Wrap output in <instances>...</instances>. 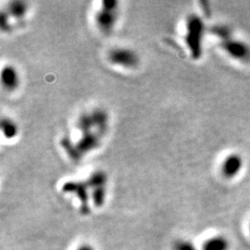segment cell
Returning a JSON list of instances; mask_svg holds the SVG:
<instances>
[{
	"label": "cell",
	"instance_id": "cell-11",
	"mask_svg": "<svg viewBox=\"0 0 250 250\" xmlns=\"http://www.w3.org/2000/svg\"><path fill=\"white\" fill-rule=\"evenodd\" d=\"M1 130L7 138H13L18 133L16 124L9 118H3L1 122Z\"/></svg>",
	"mask_w": 250,
	"mask_h": 250
},
{
	"label": "cell",
	"instance_id": "cell-15",
	"mask_svg": "<svg viewBox=\"0 0 250 250\" xmlns=\"http://www.w3.org/2000/svg\"><path fill=\"white\" fill-rule=\"evenodd\" d=\"M77 250H95V249L92 246L88 245V244H84V245L81 246L80 248Z\"/></svg>",
	"mask_w": 250,
	"mask_h": 250
},
{
	"label": "cell",
	"instance_id": "cell-2",
	"mask_svg": "<svg viewBox=\"0 0 250 250\" xmlns=\"http://www.w3.org/2000/svg\"><path fill=\"white\" fill-rule=\"evenodd\" d=\"M117 9H118L117 1L106 0L102 2V9L99 10L96 17L97 24L101 32L109 33L112 31L118 19Z\"/></svg>",
	"mask_w": 250,
	"mask_h": 250
},
{
	"label": "cell",
	"instance_id": "cell-5",
	"mask_svg": "<svg viewBox=\"0 0 250 250\" xmlns=\"http://www.w3.org/2000/svg\"><path fill=\"white\" fill-rule=\"evenodd\" d=\"M223 47L227 53L236 60L243 62L250 61V47L241 41L233 40L232 38L226 39L223 42Z\"/></svg>",
	"mask_w": 250,
	"mask_h": 250
},
{
	"label": "cell",
	"instance_id": "cell-9",
	"mask_svg": "<svg viewBox=\"0 0 250 250\" xmlns=\"http://www.w3.org/2000/svg\"><path fill=\"white\" fill-rule=\"evenodd\" d=\"M106 182H107V176L105 172L99 170L94 172L90 177H88V180L85 183L88 188L95 189L100 187H106Z\"/></svg>",
	"mask_w": 250,
	"mask_h": 250
},
{
	"label": "cell",
	"instance_id": "cell-10",
	"mask_svg": "<svg viewBox=\"0 0 250 250\" xmlns=\"http://www.w3.org/2000/svg\"><path fill=\"white\" fill-rule=\"evenodd\" d=\"M27 11V5L22 1H14L9 4L8 8V15H11L15 18H22Z\"/></svg>",
	"mask_w": 250,
	"mask_h": 250
},
{
	"label": "cell",
	"instance_id": "cell-13",
	"mask_svg": "<svg viewBox=\"0 0 250 250\" xmlns=\"http://www.w3.org/2000/svg\"><path fill=\"white\" fill-rule=\"evenodd\" d=\"M211 32L216 36H219L220 38H223L224 41L226 39L231 38V32L227 27L222 26V25L212 27Z\"/></svg>",
	"mask_w": 250,
	"mask_h": 250
},
{
	"label": "cell",
	"instance_id": "cell-4",
	"mask_svg": "<svg viewBox=\"0 0 250 250\" xmlns=\"http://www.w3.org/2000/svg\"><path fill=\"white\" fill-rule=\"evenodd\" d=\"M88 187L86 183L81 182H68L63 186L62 190L65 193L75 194L81 203V211L83 214H88L90 212L89 195L87 192Z\"/></svg>",
	"mask_w": 250,
	"mask_h": 250
},
{
	"label": "cell",
	"instance_id": "cell-14",
	"mask_svg": "<svg viewBox=\"0 0 250 250\" xmlns=\"http://www.w3.org/2000/svg\"><path fill=\"white\" fill-rule=\"evenodd\" d=\"M174 250H197L196 246L188 240H179L174 245Z\"/></svg>",
	"mask_w": 250,
	"mask_h": 250
},
{
	"label": "cell",
	"instance_id": "cell-12",
	"mask_svg": "<svg viewBox=\"0 0 250 250\" xmlns=\"http://www.w3.org/2000/svg\"><path fill=\"white\" fill-rule=\"evenodd\" d=\"M92 198L94 205L98 208H100L104 205L105 199H106V187H100V188L93 189Z\"/></svg>",
	"mask_w": 250,
	"mask_h": 250
},
{
	"label": "cell",
	"instance_id": "cell-7",
	"mask_svg": "<svg viewBox=\"0 0 250 250\" xmlns=\"http://www.w3.org/2000/svg\"><path fill=\"white\" fill-rule=\"evenodd\" d=\"M1 82L5 89L9 91L16 89L20 83V77L17 70L10 65L5 66L1 72Z\"/></svg>",
	"mask_w": 250,
	"mask_h": 250
},
{
	"label": "cell",
	"instance_id": "cell-8",
	"mask_svg": "<svg viewBox=\"0 0 250 250\" xmlns=\"http://www.w3.org/2000/svg\"><path fill=\"white\" fill-rule=\"evenodd\" d=\"M230 243L222 235L213 236L208 239L203 245V250H229Z\"/></svg>",
	"mask_w": 250,
	"mask_h": 250
},
{
	"label": "cell",
	"instance_id": "cell-3",
	"mask_svg": "<svg viewBox=\"0 0 250 250\" xmlns=\"http://www.w3.org/2000/svg\"><path fill=\"white\" fill-rule=\"evenodd\" d=\"M108 61L114 65L127 69H134L139 64L137 54L129 48L118 47L109 51Z\"/></svg>",
	"mask_w": 250,
	"mask_h": 250
},
{
	"label": "cell",
	"instance_id": "cell-1",
	"mask_svg": "<svg viewBox=\"0 0 250 250\" xmlns=\"http://www.w3.org/2000/svg\"><path fill=\"white\" fill-rule=\"evenodd\" d=\"M187 44L194 59H198L202 54V37L204 24L202 20L197 15H191L188 20Z\"/></svg>",
	"mask_w": 250,
	"mask_h": 250
},
{
	"label": "cell",
	"instance_id": "cell-16",
	"mask_svg": "<svg viewBox=\"0 0 250 250\" xmlns=\"http://www.w3.org/2000/svg\"></svg>",
	"mask_w": 250,
	"mask_h": 250
},
{
	"label": "cell",
	"instance_id": "cell-6",
	"mask_svg": "<svg viewBox=\"0 0 250 250\" xmlns=\"http://www.w3.org/2000/svg\"><path fill=\"white\" fill-rule=\"evenodd\" d=\"M243 167V160L238 154L229 155L222 165V172L224 177L232 178L236 176Z\"/></svg>",
	"mask_w": 250,
	"mask_h": 250
}]
</instances>
